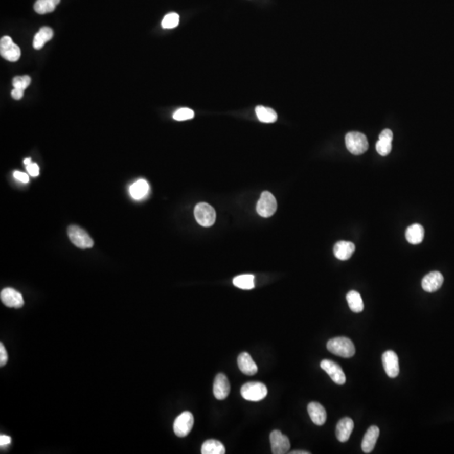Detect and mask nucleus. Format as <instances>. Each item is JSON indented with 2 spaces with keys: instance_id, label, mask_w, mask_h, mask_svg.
<instances>
[{
  "instance_id": "f257e3e1",
  "label": "nucleus",
  "mask_w": 454,
  "mask_h": 454,
  "mask_svg": "<svg viewBox=\"0 0 454 454\" xmlns=\"http://www.w3.org/2000/svg\"><path fill=\"white\" fill-rule=\"evenodd\" d=\"M327 348L330 353L345 358L353 357L356 352L353 342L345 336H338L329 340Z\"/></svg>"
},
{
  "instance_id": "f03ea898",
  "label": "nucleus",
  "mask_w": 454,
  "mask_h": 454,
  "mask_svg": "<svg viewBox=\"0 0 454 454\" xmlns=\"http://www.w3.org/2000/svg\"><path fill=\"white\" fill-rule=\"evenodd\" d=\"M241 395L245 400L257 402L267 396V389L264 383L260 382H249L241 387Z\"/></svg>"
},
{
  "instance_id": "7ed1b4c3",
  "label": "nucleus",
  "mask_w": 454,
  "mask_h": 454,
  "mask_svg": "<svg viewBox=\"0 0 454 454\" xmlns=\"http://www.w3.org/2000/svg\"><path fill=\"white\" fill-rule=\"evenodd\" d=\"M345 142L348 151L353 155L365 153L369 148V142L366 135L362 133L357 131L348 133L346 135Z\"/></svg>"
},
{
  "instance_id": "20e7f679",
  "label": "nucleus",
  "mask_w": 454,
  "mask_h": 454,
  "mask_svg": "<svg viewBox=\"0 0 454 454\" xmlns=\"http://www.w3.org/2000/svg\"><path fill=\"white\" fill-rule=\"evenodd\" d=\"M69 239L79 248H91L94 246V241L89 237L85 230L77 225H71L67 229Z\"/></svg>"
},
{
  "instance_id": "39448f33",
  "label": "nucleus",
  "mask_w": 454,
  "mask_h": 454,
  "mask_svg": "<svg viewBox=\"0 0 454 454\" xmlns=\"http://www.w3.org/2000/svg\"><path fill=\"white\" fill-rule=\"evenodd\" d=\"M194 216L197 222L205 227L214 225L216 218L215 209L207 203H199L194 209Z\"/></svg>"
},
{
  "instance_id": "423d86ee",
  "label": "nucleus",
  "mask_w": 454,
  "mask_h": 454,
  "mask_svg": "<svg viewBox=\"0 0 454 454\" xmlns=\"http://www.w3.org/2000/svg\"><path fill=\"white\" fill-rule=\"evenodd\" d=\"M277 201L269 192H263L257 203V212L262 217H270L276 212Z\"/></svg>"
},
{
  "instance_id": "0eeeda50",
  "label": "nucleus",
  "mask_w": 454,
  "mask_h": 454,
  "mask_svg": "<svg viewBox=\"0 0 454 454\" xmlns=\"http://www.w3.org/2000/svg\"><path fill=\"white\" fill-rule=\"evenodd\" d=\"M0 54L9 62H15L19 59L21 52L10 36H4L0 40Z\"/></svg>"
},
{
  "instance_id": "6e6552de",
  "label": "nucleus",
  "mask_w": 454,
  "mask_h": 454,
  "mask_svg": "<svg viewBox=\"0 0 454 454\" xmlns=\"http://www.w3.org/2000/svg\"><path fill=\"white\" fill-rule=\"evenodd\" d=\"M194 416L189 412H183L176 418L173 424V430L178 438H185L189 435L194 426Z\"/></svg>"
},
{
  "instance_id": "1a4fd4ad",
  "label": "nucleus",
  "mask_w": 454,
  "mask_h": 454,
  "mask_svg": "<svg viewBox=\"0 0 454 454\" xmlns=\"http://www.w3.org/2000/svg\"><path fill=\"white\" fill-rule=\"evenodd\" d=\"M271 449L274 454H284L289 452L290 442L287 436L284 435L280 430H273L270 434Z\"/></svg>"
},
{
  "instance_id": "9d476101",
  "label": "nucleus",
  "mask_w": 454,
  "mask_h": 454,
  "mask_svg": "<svg viewBox=\"0 0 454 454\" xmlns=\"http://www.w3.org/2000/svg\"><path fill=\"white\" fill-rule=\"evenodd\" d=\"M321 368L327 372L334 383L343 385L346 382V376L340 365L331 360L325 359L321 362Z\"/></svg>"
},
{
  "instance_id": "9b49d317",
  "label": "nucleus",
  "mask_w": 454,
  "mask_h": 454,
  "mask_svg": "<svg viewBox=\"0 0 454 454\" xmlns=\"http://www.w3.org/2000/svg\"><path fill=\"white\" fill-rule=\"evenodd\" d=\"M0 298L3 304L10 308H21L24 305V299L21 293L12 289V288H6L3 289L0 293Z\"/></svg>"
},
{
  "instance_id": "f8f14e48",
  "label": "nucleus",
  "mask_w": 454,
  "mask_h": 454,
  "mask_svg": "<svg viewBox=\"0 0 454 454\" xmlns=\"http://www.w3.org/2000/svg\"><path fill=\"white\" fill-rule=\"evenodd\" d=\"M382 362L385 373L390 378H395L400 373L399 358L394 351H386L382 356Z\"/></svg>"
},
{
  "instance_id": "ddd939ff",
  "label": "nucleus",
  "mask_w": 454,
  "mask_h": 454,
  "mask_svg": "<svg viewBox=\"0 0 454 454\" xmlns=\"http://www.w3.org/2000/svg\"><path fill=\"white\" fill-rule=\"evenodd\" d=\"M231 385L228 378L224 374H218L214 381L213 392L217 400H225L229 395Z\"/></svg>"
},
{
  "instance_id": "4468645a",
  "label": "nucleus",
  "mask_w": 454,
  "mask_h": 454,
  "mask_svg": "<svg viewBox=\"0 0 454 454\" xmlns=\"http://www.w3.org/2000/svg\"><path fill=\"white\" fill-rule=\"evenodd\" d=\"M443 281H444V278L442 276V274L438 271H434V272L426 275L423 278L422 282H421V286H422V289L426 292L433 293V292H435L440 289L443 284Z\"/></svg>"
},
{
  "instance_id": "2eb2a0df",
  "label": "nucleus",
  "mask_w": 454,
  "mask_h": 454,
  "mask_svg": "<svg viewBox=\"0 0 454 454\" xmlns=\"http://www.w3.org/2000/svg\"><path fill=\"white\" fill-rule=\"evenodd\" d=\"M354 428V422L349 417L340 419L336 425V436L340 442H348Z\"/></svg>"
},
{
  "instance_id": "dca6fc26",
  "label": "nucleus",
  "mask_w": 454,
  "mask_h": 454,
  "mask_svg": "<svg viewBox=\"0 0 454 454\" xmlns=\"http://www.w3.org/2000/svg\"><path fill=\"white\" fill-rule=\"evenodd\" d=\"M307 410L313 423L317 426L324 425L327 421V412L322 404L318 402H310L308 404Z\"/></svg>"
},
{
  "instance_id": "f3484780",
  "label": "nucleus",
  "mask_w": 454,
  "mask_h": 454,
  "mask_svg": "<svg viewBox=\"0 0 454 454\" xmlns=\"http://www.w3.org/2000/svg\"><path fill=\"white\" fill-rule=\"evenodd\" d=\"M237 364H238L240 370L246 375L253 376L258 372V366L252 358L251 355L248 353H246V352L241 353L237 358Z\"/></svg>"
},
{
  "instance_id": "a211bd4d",
  "label": "nucleus",
  "mask_w": 454,
  "mask_h": 454,
  "mask_svg": "<svg viewBox=\"0 0 454 454\" xmlns=\"http://www.w3.org/2000/svg\"><path fill=\"white\" fill-rule=\"evenodd\" d=\"M355 245L351 241H340L334 246V255L342 261L348 260L355 252Z\"/></svg>"
},
{
  "instance_id": "6ab92c4d",
  "label": "nucleus",
  "mask_w": 454,
  "mask_h": 454,
  "mask_svg": "<svg viewBox=\"0 0 454 454\" xmlns=\"http://www.w3.org/2000/svg\"><path fill=\"white\" fill-rule=\"evenodd\" d=\"M379 437V428L376 426H372L368 429L362 439V449L365 453H370L374 450L377 440Z\"/></svg>"
},
{
  "instance_id": "aec40b11",
  "label": "nucleus",
  "mask_w": 454,
  "mask_h": 454,
  "mask_svg": "<svg viewBox=\"0 0 454 454\" xmlns=\"http://www.w3.org/2000/svg\"><path fill=\"white\" fill-rule=\"evenodd\" d=\"M425 231L422 225L420 224H414L408 227L405 232V238L407 241L413 245L421 243L423 241Z\"/></svg>"
},
{
  "instance_id": "412c9836",
  "label": "nucleus",
  "mask_w": 454,
  "mask_h": 454,
  "mask_svg": "<svg viewBox=\"0 0 454 454\" xmlns=\"http://www.w3.org/2000/svg\"><path fill=\"white\" fill-rule=\"evenodd\" d=\"M52 37H53L52 29L48 26L40 28V31H38L34 37L33 48L36 50H40L44 47L46 43L52 40Z\"/></svg>"
},
{
  "instance_id": "4be33fe9",
  "label": "nucleus",
  "mask_w": 454,
  "mask_h": 454,
  "mask_svg": "<svg viewBox=\"0 0 454 454\" xmlns=\"http://www.w3.org/2000/svg\"><path fill=\"white\" fill-rule=\"evenodd\" d=\"M255 112L258 120L263 123H274L277 121V113L268 107L258 105L256 107Z\"/></svg>"
},
{
  "instance_id": "5701e85b",
  "label": "nucleus",
  "mask_w": 454,
  "mask_h": 454,
  "mask_svg": "<svg viewBox=\"0 0 454 454\" xmlns=\"http://www.w3.org/2000/svg\"><path fill=\"white\" fill-rule=\"evenodd\" d=\"M149 191V185L144 179H139L134 183L130 189V195L133 199L139 200L147 196Z\"/></svg>"
},
{
  "instance_id": "b1692460",
  "label": "nucleus",
  "mask_w": 454,
  "mask_h": 454,
  "mask_svg": "<svg viewBox=\"0 0 454 454\" xmlns=\"http://www.w3.org/2000/svg\"><path fill=\"white\" fill-rule=\"evenodd\" d=\"M347 301L351 310L355 313L362 312L365 308L362 297L357 291L352 290L347 294Z\"/></svg>"
},
{
  "instance_id": "393cba45",
  "label": "nucleus",
  "mask_w": 454,
  "mask_h": 454,
  "mask_svg": "<svg viewBox=\"0 0 454 454\" xmlns=\"http://www.w3.org/2000/svg\"><path fill=\"white\" fill-rule=\"evenodd\" d=\"M225 448L221 442L214 439L206 441L201 447L202 454H224Z\"/></svg>"
},
{
  "instance_id": "a878e982",
  "label": "nucleus",
  "mask_w": 454,
  "mask_h": 454,
  "mask_svg": "<svg viewBox=\"0 0 454 454\" xmlns=\"http://www.w3.org/2000/svg\"><path fill=\"white\" fill-rule=\"evenodd\" d=\"M61 0H37L34 5V10L40 14H48L54 11Z\"/></svg>"
},
{
  "instance_id": "bb28decb",
  "label": "nucleus",
  "mask_w": 454,
  "mask_h": 454,
  "mask_svg": "<svg viewBox=\"0 0 454 454\" xmlns=\"http://www.w3.org/2000/svg\"><path fill=\"white\" fill-rule=\"evenodd\" d=\"M254 276L253 275H242L233 279V284L241 289H253L255 287Z\"/></svg>"
},
{
  "instance_id": "cd10ccee",
  "label": "nucleus",
  "mask_w": 454,
  "mask_h": 454,
  "mask_svg": "<svg viewBox=\"0 0 454 454\" xmlns=\"http://www.w3.org/2000/svg\"><path fill=\"white\" fill-rule=\"evenodd\" d=\"M179 24V15L177 13H170L164 16L162 21V27L164 29H173Z\"/></svg>"
},
{
  "instance_id": "c85d7f7f",
  "label": "nucleus",
  "mask_w": 454,
  "mask_h": 454,
  "mask_svg": "<svg viewBox=\"0 0 454 454\" xmlns=\"http://www.w3.org/2000/svg\"><path fill=\"white\" fill-rule=\"evenodd\" d=\"M194 117V110H192L189 108H182V109H177V111L173 114V119L175 121H188V120H191Z\"/></svg>"
},
{
  "instance_id": "c756f323",
  "label": "nucleus",
  "mask_w": 454,
  "mask_h": 454,
  "mask_svg": "<svg viewBox=\"0 0 454 454\" xmlns=\"http://www.w3.org/2000/svg\"><path fill=\"white\" fill-rule=\"evenodd\" d=\"M391 142L387 140L378 139L376 143V150L378 153L381 156H385L391 153V149H392V145Z\"/></svg>"
},
{
  "instance_id": "7c9ffc66",
  "label": "nucleus",
  "mask_w": 454,
  "mask_h": 454,
  "mask_svg": "<svg viewBox=\"0 0 454 454\" xmlns=\"http://www.w3.org/2000/svg\"><path fill=\"white\" fill-rule=\"evenodd\" d=\"M31 78L29 76H17L13 79L14 88L25 90L31 84Z\"/></svg>"
},
{
  "instance_id": "2f4dec72",
  "label": "nucleus",
  "mask_w": 454,
  "mask_h": 454,
  "mask_svg": "<svg viewBox=\"0 0 454 454\" xmlns=\"http://www.w3.org/2000/svg\"><path fill=\"white\" fill-rule=\"evenodd\" d=\"M8 362V353L3 343L0 344V366H5Z\"/></svg>"
},
{
  "instance_id": "473e14b6",
  "label": "nucleus",
  "mask_w": 454,
  "mask_h": 454,
  "mask_svg": "<svg viewBox=\"0 0 454 454\" xmlns=\"http://www.w3.org/2000/svg\"><path fill=\"white\" fill-rule=\"evenodd\" d=\"M26 170L28 172L29 174L32 177H36L39 175V167L36 164H31L30 165L26 166Z\"/></svg>"
},
{
  "instance_id": "72a5a7b5",
  "label": "nucleus",
  "mask_w": 454,
  "mask_h": 454,
  "mask_svg": "<svg viewBox=\"0 0 454 454\" xmlns=\"http://www.w3.org/2000/svg\"><path fill=\"white\" fill-rule=\"evenodd\" d=\"M378 139L381 140H387V141H390V142H392L393 140V132L391 131L390 129H385V130H383L382 132L380 133V135H379V138Z\"/></svg>"
},
{
  "instance_id": "f704fd0d",
  "label": "nucleus",
  "mask_w": 454,
  "mask_h": 454,
  "mask_svg": "<svg viewBox=\"0 0 454 454\" xmlns=\"http://www.w3.org/2000/svg\"><path fill=\"white\" fill-rule=\"evenodd\" d=\"M14 177H15L16 179L19 180L20 182H29V176L27 175L26 173H21V172H19V171H15V172H14Z\"/></svg>"
},
{
  "instance_id": "c9c22d12",
  "label": "nucleus",
  "mask_w": 454,
  "mask_h": 454,
  "mask_svg": "<svg viewBox=\"0 0 454 454\" xmlns=\"http://www.w3.org/2000/svg\"><path fill=\"white\" fill-rule=\"evenodd\" d=\"M11 443V438L9 436L1 435L0 436V446L1 447H7Z\"/></svg>"
},
{
  "instance_id": "e433bc0d",
  "label": "nucleus",
  "mask_w": 454,
  "mask_h": 454,
  "mask_svg": "<svg viewBox=\"0 0 454 454\" xmlns=\"http://www.w3.org/2000/svg\"><path fill=\"white\" fill-rule=\"evenodd\" d=\"M11 95H12L13 99H14V100H21V98L24 95V90L14 88L12 90V92H11Z\"/></svg>"
},
{
  "instance_id": "4c0bfd02",
  "label": "nucleus",
  "mask_w": 454,
  "mask_h": 454,
  "mask_svg": "<svg viewBox=\"0 0 454 454\" xmlns=\"http://www.w3.org/2000/svg\"><path fill=\"white\" fill-rule=\"evenodd\" d=\"M290 454H310V452L307 451H303V450H294L293 452H289Z\"/></svg>"
},
{
  "instance_id": "58836bf2",
  "label": "nucleus",
  "mask_w": 454,
  "mask_h": 454,
  "mask_svg": "<svg viewBox=\"0 0 454 454\" xmlns=\"http://www.w3.org/2000/svg\"><path fill=\"white\" fill-rule=\"evenodd\" d=\"M24 164H26V166H28V165H30V164H32V163H31V158L25 159Z\"/></svg>"
}]
</instances>
